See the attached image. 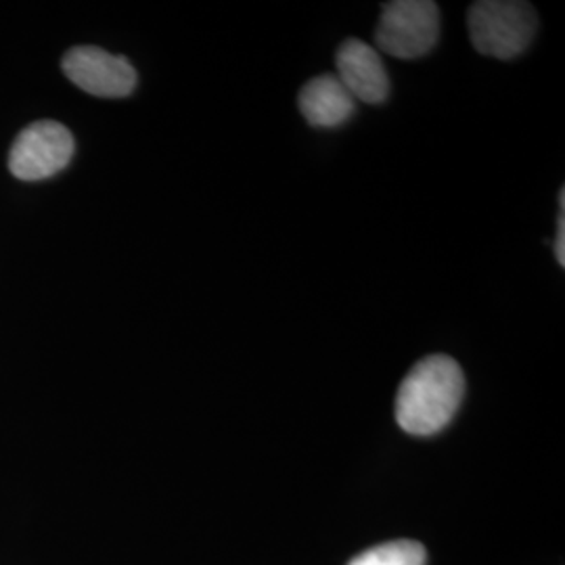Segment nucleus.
<instances>
[{
    "instance_id": "nucleus-1",
    "label": "nucleus",
    "mask_w": 565,
    "mask_h": 565,
    "mask_svg": "<svg viewBox=\"0 0 565 565\" xmlns=\"http://www.w3.org/2000/svg\"><path fill=\"white\" fill-rule=\"evenodd\" d=\"M461 364L446 354L415 364L396 394V422L411 436H434L450 424L463 403Z\"/></svg>"
},
{
    "instance_id": "nucleus-2",
    "label": "nucleus",
    "mask_w": 565,
    "mask_h": 565,
    "mask_svg": "<svg viewBox=\"0 0 565 565\" xmlns=\"http://www.w3.org/2000/svg\"><path fill=\"white\" fill-rule=\"evenodd\" d=\"M467 30L478 53L494 60H513L534 41L539 15L527 2L480 0L467 11Z\"/></svg>"
},
{
    "instance_id": "nucleus-3",
    "label": "nucleus",
    "mask_w": 565,
    "mask_h": 565,
    "mask_svg": "<svg viewBox=\"0 0 565 565\" xmlns=\"http://www.w3.org/2000/svg\"><path fill=\"white\" fill-rule=\"evenodd\" d=\"M440 39V9L431 0H394L384 4L375 30L377 49L394 60H419Z\"/></svg>"
},
{
    "instance_id": "nucleus-4",
    "label": "nucleus",
    "mask_w": 565,
    "mask_h": 565,
    "mask_svg": "<svg viewBox=\"0 0 565 565\" xmlns=\"http://www.w3.org/2000/svg\"><path fill=\"white\" fill-rule=\"evenodd\" d=\"M74 158V137L60 121H36L21 130L9 153V170L20 181L55 177Z\"/></svg>"
},
{
    "instance_id": "nucleus-5",
    "label": "nucleus",
    "mask_w": 565,
    "mask_h": 565,
    "mask_svg": "<svg viewBox=\"0 0 565 565\" xmlns=\"http://www.w3.org/2000/svg\"><path fill=\"white\" fill-rule=\"evenodd\" d=\"M63 74L88 95L103 99L128 97L137 86V70L126 57L99 46H74L61 61Z\"/></svg>"
},
{
    "instance_id": "nucleus-6",
    "label": "nucleus",
    "mask_w": 565,
    "mask_h": 565,
    "mask_svg": "<svg viewBox=\"0 0 565 565\" xmlns=\"http://www.w3.org/2000/svg\"><path fill=\"white\" fill-rule=\"evenodd\" d=\"M338 81L354 102L380 105L390 97V76L375 46L359 39H348L338 49Z\"/></svg>"
},
{
    "instance_id": "nucleus-7",
    "label": "nucleus",
    "mask_w": 565,
    "mask_h": 565,
    "mask_svg": "<svg viewBox=\"0 0 565 565\" xmlns=\"http://www.w3.org/2000/svg\"><path fill=\"white\" fill-rule=\"evenodd\" d=\"M298 107L310 126L338 128L354 116L356 102L335 74H323L303 84Z\"/></svg>"
},
{
    "instance_id": "nucleus-8",
    "label": "nucleus",
    "mask_w": 565,
    "mask_h": 565,
    "mask_svg": "<svg viewBox=\"0 0 565 565\" xmlns=\"http://www.w3.org/2000/svg\"><path fill=\"white\" fill-rule=\"evenodd\" d=\"M425 562H427V553L422 543L392 541V543L366 548L348 565H425Z\"/></svg>"
},
{
    "instance_id": "nucleus-9",
    "label": "nucleus",
    "mask_w": 565,
    "mask_h": 565,
    "mask_svg": "<svg viewBox=\"0 0 565 565\" xmlns=\"http://www.w3.org/2000/svg\"><path fill=\"white\" fill-rule=\"evenodd\" d=\"M553 252L559 266H565V189L559 191V216H557V235L553 242Z\"/></svg>"
}]
</instances>
